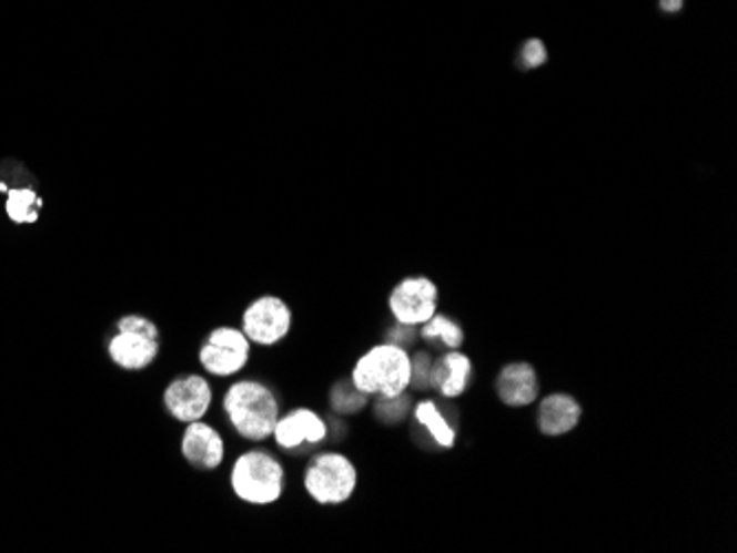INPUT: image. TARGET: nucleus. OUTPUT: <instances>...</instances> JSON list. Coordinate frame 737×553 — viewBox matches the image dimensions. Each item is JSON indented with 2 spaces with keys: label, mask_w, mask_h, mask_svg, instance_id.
I'll list each match as a JSON object with an SVG mask.
<instances>
[{
  "label": "nucleus",
  "mask_w": 737,
  "mask_h": 553,
  "mask_svg": "<svg viewBox=\"0 0 737 553\" xmlns=\"http://www.w3.org/2000/svg\"><path fill=\"white\" fill-rule=\"evenodd\" d=\"M223 412L241 439L259 443L272 437L281 403L263 381L239 379L223 395Z\"/></svg>",
  "instance_id": "nucleus-1"
},
{
  "label": "nucleus",
  "mask_w": 737,
  "mask_h": 553,
  "mask_svg": "<svg viewBox=\"0 0 737 553\" xmlns=\"http://www.w3.org/2000/svg\"><path fill=\"white\" fill-rule=\"evenodd\" d=\"M287 485L283 463L265 450H248L239 454L230 470L232 494L254 508L274 505L283 499Z\"/></svg>",
  "instance_id": "nucleus-2"
},
{
  "label": "nucleus",
  "mask_w": 737,
  "mask_h": 553,
  "mask_svg": "<svg viewBox=\"0 0 737 553\" xmlns=\"http://www.w3.org/2000/svg\"><path fill=\"white\" fill-rule=\"evenodd\" d=\"M350 381L367 397H397L411 388V356L391 342L375 345L359 358Z\"/></svg>",
  "instance_id": "nucleus-3"
},
{
  "label": "nucleus",
  "mask_w": 737,
  "mask_h": 553,
  "mask_svg": "<svg viewBox=\"0 0 737 553\" xmlns=\"http://www.w3.org/2000/svg\"><path fill=\"white\" fill-rule=\"evenodd\" d=\"M118 334L109 340V358L115 367L131 372H140L155 365L162 349L160 327L142 316L127 314L118 320Z\"/></svg>",
  "instance_id": "nucleus-4"
},
{
  "label": "nucleus",
  "mask_w": 737,
  "mask_h": 553,
  "mask_svg": "<svg viewBox=\"0 0 737 553\" xmlns=\"http://www.w3.org/2000/svg\"><path fill=\"white\" fill-rule=\"evenodd\" d=\"M303 488L319 505H343L359 490L356 463L343 452H323L310 461Z\"/></svg>",
  "instance_id": "nucleus-5"
},
{
  "label": "nucleus",
  "mask_w": 737,
  "mask_h": 553,
  "mask_svg": "<svg viewBox=\"0 0 737 553\" xmlns=\"http://www.w3.org/2000/svg\"><path fill=\"white\" fill-rule=\"evenodd\" d=\"M292 309L279 296H259L241 316V331L256 347H276L292 329Z\"/></svg>",
  "instance_id": "nucleus-6"
},
{
  "label": "nucleus",
  "mask_w": 737,
  "mask_h": 553,
  "mask_svg": "<svg viewBox=\"0 0 737 553\" xmlns=\"http://www.w3.org/2000/svg\"><path fill=\"white\" fill-rule=\"evenodd\" d=\"M252 342L236 327H216L199 349V365L214 377H234L248 367Z\"/></svg>",
  "instance_id": "nucleus-7"
},
{
  "label": "nucleus",
  "mask_w": 737,
  "mask_h": 553,
  "mask_svg": "<svg viewBox=\"0 0 737 553\" xmlns=\"http://www.w3.org/2000/svg\"><path fill=\"white\" fill-rule=\"evenodd\" d=\"M437 285L424 276L404 278L388 294V311L393 320L415 329L437 314Z\"/></svg>",
  "instance_id": "nucleus-8"
},
{
  "label": "nucleus",
  "mask_w": 737,
  "mask_h": 553,
  "mask_svg": "<svg viewBox=\"0 0 737 553\" xmlns=\"http://www.w3.org/2000/svg\"><path fill=\"white\" fill-rule=\"evenodd\" d=\"M212 399H214V392H212L210 381L196 372L175 377L164 388V395H162L166 412L180 423L203 419L212 406Z\"/></svg>",
  "instance_id": "nucleus-9"
},
{
  "label": "nucleus",
  "mask_w": 737,
  "mask_h": 553,
  "mask_svg": "<svg viewBox=\"0 0 737 553\" xmlns=\"http://www.w3.org/2000/svg\"><path fill=\"white\" fill-rule=\"evenodd\" d=\"M327 421L312 408H294L281 414L272 432L276 446L287 452H296L305 446H319L327 439Z\"/></svg>",
  "instance_id": "nucleus-10"
},
{
  "label": "nucleus",
  "mask_w": 737,
  "mask_h": 553,
  "mask_svg": "<svg viewBox=\"0 0 737 553\" xmlns=\"http://www.w3.org/2000/svg\"><path fill=\"white\" fill-rule=\"evenodd\" d=\"M180 450L185 463L199 472H212L225 461V441L221 432L203 419L185 423Z\"/></svg>",
  "instance_id": "nucleus-11"
},
{
  "label": "nucleus",
  "mask_w": 737,
  "mask_h": 553,
  "mask_svg": "<svg viewBox=\"0 0 737 553\" xmlns=\"http://www.w3.org/2000/svg\"><path fill=\"white\" fill-rule=\"evenodd\" d=\"M495 390L499 395V399L511 406V408H526L531 403L537 401L539 397V377L537 370L528 362H513L506 365L504 369L499 370L497 381H495Z\"/></svg>",
  "instance_id": "nucleus-12"
},
{
  "label": "nucleus",
  "mask_w": 737,
  "mask_h": 553,
  "mask_svg": "<svg viewBox=\"0 0 737 553\" xmlns=\"http://www.w3.org/2000/svg\"><path fill=\"white\" fill-rule=\"evenodd\" d=\"M473 375V362L460 349L448 351L442 358L433 360L431 367V388L446 399H455L466 392Z\"/></svg>",
  "instance_id": "nucleus-13"
},
{
  "label": "nucleus",
  "mask_w": 737,
  "mask_h": 553,
  "mask_svg": "<svg viewBox=\"0 0 737 553\" xmlns=\"http://www.w3.org/2000/svg\"><path fill=\"white\" fill-rule=\"evenodd\" d=\"M583 417L580 403L567 395V392H553L544 397L539 412H537V426L542 434L546 437H563L572 432Z\"/></svg>",
  "instance_id": "nucleus-14"
},
{
  "label": "nucleus",
  "mask_w": 737,
  "mask_h": 553,
  "mask_svg": "<svg viewBox=\"0 0 737 553\" xmlns=\"http://www.w3.org/2000/svg\"><path fill=\"white\" fill-rule=\"evenodd\" d=\"M415 419L422 428H426V432L435 439L437 446L442 448H453L455 446V430L448 423V419L440 412V406L433 399H424L415 406Z\"/></svg>",
  "instance_id": "nucleus-15"
},
{
  "label": "nucleus",
  "mask_w": 737,
  "mask_h": 553,
  "mask_svg": "<svg viewBox=\"0 0 737 553\" xmlns=\"http://www.w3.org/2000/svg\"><path fill=\"white\" fill-rule=\"evenodd\" d=\"M420 329L422 340L428 342H437L442 347H446L448 351H457L464 345V329L448 316H440L435 314L428 322H424Z\"/></svg>",
  "instance_id": "nucleus-16"
},
{
  "label": "nucleus",
  "mask_w": 737,
  "mask_h": 553,
  "mask_svg": "<svg viewBox=\"0 0 737 553\" xmlns=\"http://www.w3.org/2000/svg\"><path fill=\"white\" fill-rule=\"evenodd\" d=\"M40 207H42V198L38 196L36 190H31V187H13V190H9L4 209H7V216L13 223H18V225L36 223L38 216H40Z\"/></svg>",
  "instance_id": "nucleus-17"
},
{
  "label": "nucleus",
  "mask_w": 737,
  "mask_h": 553,
  "mask_svg": "<svg viewBox=\"0 0 737 553\" xmlns=\"http://www.w3.org/2000/svg\"><path fill=\"white\" fill-rule=\"evenodd\" d=\"M330 401H332L334 410L350 414V412H359L365 408L367 395H363L352 381H343V383L334 386Z\"/></svg>",
  "instance_id": "nucleus-18"
},
{
  "label": "nucleus",
  "mask_w": 737,
  "mask_h": 553,
  "mask_svg": "<svg viewBox=\"0 0 737 553\" xmlns=\"http://www.w3.org/2000/svg\"><path fill=\"white\" fill-rule=\"evenodd\" d=\"M408 410H411V399L406 397V392L397 397H377L375 403V414L388 426L400 423L408 414Z\"/></svg>",
  "instance_id": "nucleus-19"
},
{
  "label": "nucleus",
  "mask_w": 737,
  "mask_h": 553,
  "mask_svg": "<svg viewBox=\"0 0 737 553\" xmlns=\"http://www.w3.org/2000/svg\"><path fill=\"white\" fill-rule=\"evenodd\" d=\"M431 367H433V358L428 354H415L411 358V388H415V390L431 388Z\"/></svg>",
  "instance_id": "nucleus-20"
},
{
  "label": "nucleus",
  "mask_w": 737,
  "mask_h": 553,
  "mask_svg": "<svg viewBox=\"0 0 737 553\" xmlns=\"http://www.w3.org/2000/svg\"><path fill=\"white\" fill-rule=\"evenodd\" d=\"M522 55H524L526 66H531V69L542 66V64L548 60V53H546V47H544L542 40H531V42H526Z\"/></svg>",
  "instance_id": "nucleus-21"
},
{
  "label": "nucleus",
  "mask_w": 737,
  "mask_h": 553,
  "mask_svg": "<svg viewBox=\"0 0 737 553\" xmlns=\"http://www.w3.org/2000/svg\"><path fill=\"white\" fill-rule=\"evenodd\" d=\"M415 327H408V325H400V322H395V327L386 334V342H391V345H397V347H408L415 338Z\"/></svg>",
  "instance_id": "nucleus-22"
},
{
  "label": "nucleus",
  "mask_w": 737,
  "mask_h": 553,
  "mask_svg": "<svg viewBox=\"0 0 737 553\" xmlns=\"http://www.w3.org/2000/svg\"><path fill=\"white\" fill-rule=\"evenodd\" d=\"M660 7L665 11H678L683 7V0H660Z\"/></svg>",
  "instance_id": "nucleus-23"
}]
</instances>
